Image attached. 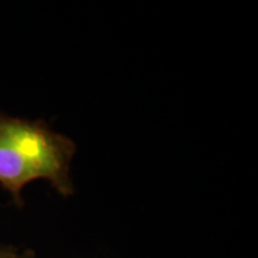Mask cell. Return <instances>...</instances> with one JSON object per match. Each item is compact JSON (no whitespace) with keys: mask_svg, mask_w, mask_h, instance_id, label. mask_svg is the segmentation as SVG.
I'll use <instances>...</instances> for the list:
<instances>
[{"mask_svg":"<svg viewBox=\"0 0 258 258\" xmlns=\"http://www.w3.org/2000/svg\"><path fill=\"white\" fill-rule=\"evenodd\" d=\"M5 258H36V257H35V253L30 250L24 251V252H22V253H17L15 250L14 252L10 253L9 256H6Z\"/></svg>","mask_w":258,"mask_h":258,"instance_id":"cell-2","label":"cell"},{"mask_svg":"<svg viewBox=\"0 0 258 258\" xmlns=\"http://www.w3.org/2000/svg\"><path fill=\"white\" fill-rule=\"evenodd\" d=\"M15 251L14 247L11 246H0V258H5Z\"/></svg>","mask_w":258,"mask_h":258,"instance_id":"cell-3","label":"cell"},{"mask_svg":"<svg viewBox=\"0 0 258 258\" xmlns=\"http://www.w3.org/2000/svg\"><path fill=\"white\" fill-rule=\"evenodd\" d=\"M76 144L51 131L43 121L0 115V185L16 205L23 206L28 183L46 179L60 195H73L70 170Z\"/></svg>","mask_w":258,"mask_h":258,"instance_id":"cell-1","label":"cell"}]
</instances>
